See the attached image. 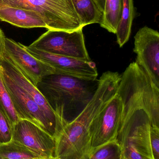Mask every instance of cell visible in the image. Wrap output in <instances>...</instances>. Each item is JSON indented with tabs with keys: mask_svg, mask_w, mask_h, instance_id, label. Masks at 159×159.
<instances>
[{
	"mask_svg": "<svg viewBox=\"0 0 159 159\" xmlns=\"http://www.w3.org/2000/svg\"><path fill=\"white\" fill-rule=\"evenodd\" d=\"M99 79H84L61 73L48 75L36 87L63 125L75 119L92 99Z\"/></svg>",
	"mask_w": 159,
	"mask_h": 159,
	"instance_id": "6da1fadb",
	"label": "cell"
},
{
	"mask_svg": "<svg viewBox=\"0 0 159 159\" xmlns=\"http://www.w3.org/2000/svg\"><path fill=\"white\" fill-rule=\"evenodd\" d=\"M106 103L94 94L81 113L64 125L56 139L55 157L60 159H88L91 152L90 128L92 121Z\"/></svg>",
	"mask_w": 159,
	"mask_h": 159,
	"instance_id": "7a4b0ae2",
	"label": "cell"
},
{
	"mask_svg": "<svg viewBox=\"0 0 159 159\" xmlns=\"http://www.w3.org/2000/svg\"><path fill=\"white\" fill-rule=\"evenodd\" d=\"M151 126L147 111L143 107L122 113L116 140L123 159H154L150 146Z\"/></svg>",
	"mask_w": 159,
	"mask_h": 159,
	"instance_id": "3957f363",
	"label": "cell"
},
{
	"mask_svg": "<svg viewBox=\"0 0 159 159\" xmlns=\"http://www.w3.org/2000/svg\"><path fill=\"white\" fill-rule=\"evenodd\" d=\"M5 7L36 12L48 30L72 32L83 28L72 0H0V8Z\"/></svg>",
	"mask_w": 159,
	"mask_h": 159,
	"instance_id": "277c9868",
	"label": "cell"
},
{
	"mask_svg": "<svg viewBox=\"0 0 159 159\" xmlns=\"http://www.w3.org/2000/svg\"><path fill=\"white\" fill-rule=\"evenodd\" d=\"M82 30L72 32L48 30L30 46L50 54L91 61L86 48Z\"/></svg>",
	"mask_w": 159,
	"mask_h": 159,
	"instance_id": "5b68a950",
	"label": "cell"
},
{
	"mask_svg": "<svg viewBox=\"0 0 159 159\" xmlns=\"http://www.w3.org/2000/svg\"><path fill=\"white\" fill-rule=\"evenodd\" d=\"M123 105L116 93L93 119L90 128L91 152L104 144L116 139L122 119Z\"/></svg>",
	"mask_w": 159,
	"mask_h": 159,
	"instance_id": "8992f818",
	"label": "cell"
},
{
	"mask_svg": "<svg viewBox=\"0 0 159 159\" xmlns=\"http://www.w3.org/2000/svg\"><path fill=\"white\" fill-rule=\"evenodd\" d=\"M133 52L136 62L159 88V33L147 26L141 28L134 36Z\"/></svg>",
	"mask_w": 159,
	"mask_h": 159,
	"instance_id": "52a82bcc",
	"label": "cell"
},
{
	"mask_svg": "<svg viewBox=\"0 0 159 159\" xmlns=\"http://www.w3.org/2000/svg\"><path fill=\"white\" fill-rule=\"evenodd\" d=\"M1 76L9 93L15 111L20 119L32 122L56 140V134L44 115L31 96L0 70Z\"/></svg>",
	"mask_w": 159,
	"mask_h": 159,
	"instance_id": "ba28073f",
	"label": "cell"
},
{
	"mask_svg": "<svg viewBox=\"0 0 159 159\" xmlns=\"http://www.w3.org/2000/svg\"><path fill=\"white\" fill-rule=\"evenodd\" d=\"M4 55L35 86L43 77L56 72L50 65L30 54L25 46L6 37Z\"/></svg>",
	"mask_w": 159,
	"mask_h": 159,
	"instance_id": "9c48e42d",
	"label": "cell"
},
{
	"mask_svg": "<svg viewBox=\"0 0 159 159\" xmlns=\"http://www.w3.org/2000/svg\"><path fill=\"white\" fill-rule=\"evenodd\" d=\"M12 140L44 157H55L56 140L37 125L20 119L13 126Z\"/></svg>",
	"mask_w": 159,
	"mask_h": 159,
	"instance_id": "30bf717a",
	"label": "cell"
},
{
	"mask_svg": "<svg viewBox=\"0 0 159 159\" xmlns=\"http://www.w3.org/2000/svg\"><path fill=\"white\" fill-rule=\"evenodd\" d=\"M0 70L5 73L16 84L31 96L44 115L56 134V138L64 127L36 86L27 79L4 55L0 59Z\"/></svg>",
	"mask_w": 159,
	"mask_h": 159,
	"instance_id": "8fae6325",
	"label": "cell"
},
{
	"mask_svg": "<svg viewBox=\"0 0 159 159\" xmlns=\"http://www.w3.org/2000/svg\"><path fill=\"white\" fill-rule=\"evenodd\" d=\"M27 51L36 58L61 73L84 79H97L98 71L95 62L85 61L72 58L50 54L38 50L30 46H25Z\"/></svg>",
	"mask_w": 159,
	"mask_h": 159,
	"instance_id": "7c38bea8",
	"label": "cell"
},
{
	"mask_svg": "<svg viewBox=\"0 0 159 159\" xmlns=\"http://www.w3.org/2000/svg\"><path fill=\"white\" fill-rule=\"evenodd\" d=\"M0 20L20 28H45L47 26L40 15L32 10L5 7L0 8Z\"/></svg>",
	"mask_w": 159,
	"mask_h": 159,
	"instance_id": "4fadbf2b",
	"label": "cell"
},
{
	"mask_svg": "<svg viewBox=\"0 0 159 159\" xmlns=\"http://www.w3.org/2000/svg\"><path fill=\"white\" fill-rule=\"evenodd\" d=\"M72 2L83 27L101 22L103 12L96 0H72Z\"/></svg>",
	"mask_w": 159,
	"mask_h": 159,
	"instance_id": "5bb4252c",
	"label": "cell"
},
{
	"mask_svg": "<svg viewBox=\"0 0 159 159\" xmlns=\"http://www.w3.org/2000/svg\"><path fill=\"white\" fill-rule=\"evenodd\" d=\"M134 15L133 0H123L121 18L116 33L119 47H122L129 39Z\"/></svg>",
	"mask_w": 159,
	"mask_h": 159,
	"instance_id": "9a60e30c",
	"label": "cell"
},
{
	"mask_svg": "<svg viewBox=\"0 0 159 159\" xmlns=\"http://www.w3.org/2000/svg\"><path fill=\"white\" fill-rule=\"evenodd\" d=\"M122 7L123 0H105L103 17L100 24L101 27L109 32L116 34Z\"/></svg>",
	"mask_w": 159,
	"mask_h": 159,
	"instance_id": "2e32d148",
	"label": "cell"
},
{
	"mask_svg": "<svg viewBox=\"0 0 159 159\" xmlns=\"http://www.w3.org/2000/svg\"><path fill=\"white\" fill-rule=\"evenodd\" d=\"M0 156L6 159H41L46 158L12 140L6 143L0 144Z\"/></svg>",
	"mask_w": 159,
	"mask_h": 159,
	"instance_id": "e0dca14e",
	"label": "cell"
},
{
	"mask_svg": "<svg viewBox=\"0 0 159 159\" xmlns=\"http://www.w3.org/2000/svg\"><path fill=\"white\" fill-rule=\"evenodd\" d=\"M88 159H123L121 148L116 140L97 148Z\"/></svg>",
	"mask_w": 159,
	"mask_h": 159,
	"instance_id": "ac0fdd59",
	"label": "cell"
},
{
	"mask_svg": "<svg viewBox=\"0 0 159 159\" xmlns=\"http://www.w3.org/2000/svg\"><path fill=\"white\" fill-rule=\"evenodd\" d=\"M0 107L2 109L12 125L16 124L20 119L15 111L9 93L3 81L0 73Z\"/></svg>",
	"mask_w": 159,
	"mask_h": 159,
	"instance_id": "d6986e66",
	"label": "cell"
},
{
	"mask_svg": "<svg viewBox=\"0 0 159 159\" xmlns=\"http://www.w3.org/2000/svg\"><path fill=\"white\" fill-rule=\"evenodd\" d=\"M12 136L13 125L0 107V144L10 142Z\"/></svg>",
	"mask_w": 159,
	"mask_h": 159,
	"instance_id": "ffe728a7",
	"label": "cell"
},
{
	"mask_svg": "<svg viewBox=\"0 0 159 159\" xmlns=\"http://www.w3.org/2000/svg\"><path fill=\"white\" fill-rule=\"evenodd\" d=\"M150 146L154 159H159V128L151 126Z\"/></svg>",
	"mask_w": 159,
	"mask_h": 159,
	"instance_id": "44dd1931",
	"label": "cell"
},
{
	"mask_svg": "<svg viewBox=\"0 0 159 159\" xmlns=\"http://www.w3.org/2000/svg\"><path fill=\"white\" fill-rule=\"evenodd\" d=\"M5 38L3 32L0 29V59L3 57L4 54Z\"/></svg>",
	"mask_w": 159,
	"mask_h": 159,
	"instance_id": "7402d4cb",
	"label": "cell"
},
{
	"mask_svg": "<svg viewBox=\"0 0 159 159\" xmlns=\"http://www.w3.org/2000/svg\"><path fill=\"white\" fill-rule=\"evenodd\" d=\"M98 5L100 6V8L101 9L102 11L103 12L105 10V0H96Z\"/></svg>",
	"mask_w": 159,
	"mask_h": 159,
	"instance_id": "603a6c76",
	"label": "cell"
},
{
	"mask_svg": "<svg viewBox=\"0 0 159 159\" xmlns=\"http://www.w3.org/2000/svg\"><path fill=\"white\" fill-rule=\"evenodd\" d=\"M41 159H60L56 157H46L44 158H42Z\"/></svg>",
	"mask_w": 159,
	"mask_h": 159,
	"instance_id": "cb8c5ba5",
	"label": "cell"
},
{
	"mask_svg": "<svg viewBox=\"0 0 159 159\" xmlns=\"http://www.w3.org/2000/svg\"><path fill=\"white\" fill-rule=\"evenodd\" d=\"M0 159H6L2 157H1V156H0Z\"/></svg>",
	"mask_w": 159,
	"mask_h": 159,
	"instance_id": "d4e9b609",
	"label": "cell"
},
{
	"mask_svg": "<svg viewBox=\"0 0 159 159\" xmlns=\"http://www.w3.org/2000/svg\"></svg>",
	"mask_w": 159,
	"mask_h": 159,
	"instance_id": "484cf974",
	"label": "cell"
}]
</instances>
